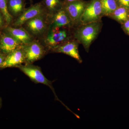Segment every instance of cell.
<instances>
[{
	"instance_id": "6",
	"label": "cell",
	"mask_w": 129,
	"mask_h": 129,
	"mask_svg": "<svg viewBox=\"0 0 129 129\" xmlns=\"http://www.w3.org/2000/svg\"><path fill=\"white\" fill-rule=\"evenodd\" d=\"M45 13H48L41 1L37 3L25 8L20 16L13 20L11 26L14 27H21L28 20Z\"/></svg>"
},
{
	"instance_id": "24",
	"label": "cell",
	"mask_w": 129,
	"mask_h": 129,
	"mask_svg": "<svg viewBox=\"0 0 129 129\" xmlns=\"http://www.w3.org/2000/svg\"><path fill=\"white\" fill-rule=\"evenodd\" d=\"M2 105V100L1 98L0 97V108L1 107Z\"/></svg>"
},
{
	"instance_id": "17",
	"label": "cell",
	"mask_w": 129,
	"mask_h": 129,
	"mask_svg": "<svg viewBox=\"0 0 129 129\" xmlns=\"http://www.w3.org/2000/svg\"><path fill=\"white\" fill-rule=\"evenodd\" d=\"M128 10L122 7H118L113 12L111 16H112L117 21L121 22H125L128 19L129 16Z\"/></svg>"
},
{
	"instance_id": "16",
	"label": "cell",
	"mask_w": 129,
	"mask_h": 129,
	"mask_svg": "<svg viewBox=\"0 0 129 129\" xmlns=\"http://www.w3.org/2000/svg\"><path fill=\"white\" fill-rule=\"evenodd\" d=\"M103 16H110L118 7L116 0H100Z\"/></svg>"
},
{
	"instance_id": "19",
	"label": "cell",
	"mask_w": 129,
	"mask_h": 129,
	"mask_svg": "<svg viewBox=\"0 0 129 129\" xmlns=\"http://www.w3.org/2000/svg\"><path fill=\"white\" fill-rule=\"evenodd\" d=\"M8 25L7 23L5 17L2 12L0 11V30L4 29Z\"/></svg>"
},
{
	"instance_id": "12",
	"label": "cell",
	"mask_w": 129,
	"mask_h": 129,
	"mask_svg": "<svg viewBox=\"0 0 129 129\" xmlns=\"http://www.w3.org/2000/svg\"><path fill=\"white\" fill-rule=\"evenodd\" d=\"M3 31L13 37L22 45L29 44L35 40L22 26L14 27L8 25L3 29Z\"/></svg>"
},
{
	"instance_id": "20",
	"label": "cell",
	"mask_w": 129,
	"mask_h": 129,
	"mask_svg": "<svg viewBox=\"0 0 129 129\" xmlns=\"http://www.w3.org/2000/svg\"><path fill=\"white\" fill-rule=\"evenodd\" d=\"M116 1L120 6L129 9V0H116Z\"/></svg>"
},
{
	"instance_id": "4",
	"label": "cell",
	"mask_w": 129,
	"mask_h": 129,
	"mask_svg": "<svg viewBox=\"0 0 129 129\" xmlns=\"http://www.w3.org/2000/svg\"><path fill=\"white\" fill-rule=\"evenodd\" d=\"M22 47L25 56L24 63H33L42 59L49 52L39 40L35 39L29 44L22 45Z\"/></svg>"
},
{
	"instance_id": "25",
	"label": "cell",
	"mask_w": 129,
	"mask_h": 129,
	"mask_svg": "<svg viewBox=\"0 0 129 129\" xmlns=\"http://www.w3.org/2000/svg\"><path fill=\"white\" fill-rule=\"evenodd\" d=\"M25 1H26V0H25ZM29 2H30L31 3H32V2H33V1H32V0H29Z\"/></svg>"
},
{
	"instance_id": "11",
	"label": "cell",
	"mask_w": 129,
	"mask_h": 129,
	"mask_svg": "<svg viewBox=\"0 0 129 129\" xmlns=\"http://www.w3.org/2000/svg\"><path fill=\"white\" fill-rule=\"evenodd\" d=\"M24 52L22 45L8 54L1 69L16 68L18 65L25 63Z\"/></svg>"
},
{
	"instance_id": "15",
	"label": "cell",
	"mask_w": 129,
	"mask_h": 129,
	"mask_svg": "<svg viewBox=\"0 0 129 129\" xmlns=\"http://www.w3.org/2000/svg\"><path fill=\"white\" fill-rule=\"evenodd\" d=\"M41 2L50 15L62 9L64 4L61 0H42Z\"/></svg>"
},
{
	"instance_id": "18",
	"label": "cell",
	"mask_w": 129,
	"mask_h": 129,
	"mask_svg": "<svg viewBox=\"0 0 129 129\" xmlns=\"http://www.w3.org/2000/svg\"><path fill=\"white\" fill-rule=\"evenodd\" d=\"M8 0H0V11L5 17L8 25L11 24L13 18L8 12L7 7Z\"/></svg>"
},
{
	"instance_id": "13",
	"label": "cell",
	"mask_w": 129,
	"mask_h": 129,
	"mask_svg": "<svg viewBox=\"0 0 129 129\" xmlns=\"http://www.w3.org/2000/svg\"><path fill=\"white\" fill-rule=\"evenodd\" d=\"M22 46L17 41L6 32L0 33V51L6 55Z\"/></svg>"
},
{
	"instance_id": "9",
	"label": "cell",
	"mask_w": 129,
	"mask_h": 129,
	"mask_svg": "<svg viewBox=\"0 0 129 129\" xmlns=\"http://www.w3.org/2000/svg\"><path fill=\"white\" fill-rule=\"evenodd\" d=\"M50 52L63 53L70 56L80 63L82 62L78 51V45L76 42L70 40L52 49Z\"/></svg>"
},
{
	"instance_id": "8",
	"label": "cell",
	"mask_w": 129,
	"mask_h": 129,
	"mask_svg": "<svg viewBox=\"0 0 129 129\" xmlns=\"http://www.w3.org/2000/svg\"><path fill=\"white\" fill-rule=\"evenodd\" d=\"M87 4L82 0L72 2H66L64 1L63 8L69 16L73 26L80 22L81 17Z\"/></svg>"
},
{
	"instance_id": "23",
	"label": "cell",
	"mask_w": 129,
	"mask_h": 129,
	"mask_svg": "<svg viewBox=\"0 0 129 129\" xmlns=\"http://www.w3.org/2000/svg\"><path fill=\"white\" fill-rule=\"evenodd\" d=\"M76 1L77 0H64V1L66 2H72Z\"/></svg>"
},
{
	"instance_id": "21",
	"label": "cell",
	"mask_w": 129,
	"mask_h": 129,
	"mask_svg": "<svg viewBox=\"0 0 129 129\" xmlns=\"http://www.w3.org/2000/svg\"><path fill=\"white\" fill-rule=\"evenodd\" d=\"M7 55L0 51V68L4 62Z\"/></svg>"
},
{
	"instance_id": "10",
	"label": "cell",
	"mask_w": 129,
	"mask_h": 129,
	"mask_svg": "<svg viewBox=\"0 0 129 129\" xmlns=\"http://www.w3.org/2000/svg\"><path fill=\"white\" fill-rule=\"evenodd\" d=\"M73 26L72 21L63 7L50 15V28H70Z\"/></svg>"
},
{
	"instance_id": "2",
	"label": "cell",
	"mask_w": 129,
	"mask_h": 129,
	"mask_svg": "<svg viewBox=\"0 0 129 129\" xmlns=\"http://www.w3.org/2000/svg\"><path fill=\"white\" fill-rule=\"evenodd\" d=\"M70 28H49L46 34L40 41L50 52L53 48L71 40Z\"/></svg>"
},
{
	"instance_id": "3",
	"label": "cell",
	"mask_w": 129,
	"mask_h": 129,
	"mask_svg": "<svg viewBox=\"0 0 129 129\" xmlns=\"http://www.w3.org/2000/svg\"><path fill=\"white\" fill-rule=\"evenodd\" d=\"M99 21L83 24L78 28L74 34L75 38L83 44L86 50H89L92 41L96 38L101 28Z\"/></svg>"
},
{
	"instance_id": "22",
	"label": "cell",
	"mask_w": 129,
	"mask_h": 129,
	"mask_svg": "<svg viewBox=\"0 0 129 129\" xmlns=\"http://www.w3.org/2000/svg\"><path fill=\"white\" fill-rule=\"evenodd\" d=\"M124 28L126 32L129 35V19L124 22Z\"/></svg>"
},
{
	"instance_id": "7",
	"label": "cell",
	"mask_w": 129,
	"mask_h": 129,
	"mask_svg": "<svg viewBox=\"0 0 129 129\" xmlns=\"http://www.w3.org/2000/svg\"><path fill=\"white\" fill-rule=\"evenodd\" d=\"M103 16L100 0H91L87 4L80 21L83 24L98 21Z\"/></svg>"
},
{
	"instance_id": "14",
	"label": "cell",
	"mask_w": 129,
	"mask_h": 129,
	"mask_svg": "<svg viewBox=\"0 0 129 129\" xmlns=\"http://www.w3.org/2000/svg\"><path fill=\"white\" fill-rule=\"evenodd\" d=\"M25 0H8V12L12 17L17 18L23 13L25 9Z\"/></svg>"
},
{
	"instance_id": "5",
	"label": "cell",
	"mask_w": 129,
	"mask_h": 129,
	"mask_svg": "<svg viewBox=\"0 0 129 129\" xmlns=\"http://www.w3.org/2000/svg\"><path fill=\"white\" fill-rule=\"evenodd\" d=\"M16 68L28 76L34 83H40L47 86L52 90L53 93H55L52 86V82L48 80L44 76L40 67L34 65L33 63H24V64L18 65Z\"/></svg>"
},
{
	"instance_id": "1",
	"label": "cell",
	"mask_w": 129,
	"mask_h": 129,
	"mask_svg": "<svg viewBox=\"0 0 129 129\" xmlns=\"http://www.w3.org/2000/svg\"><path fill=\"white\" fill-rule=\"evenodd\" d=\"M50 25V15L44 13L25 22L22 27L35 39L41 40L48 31Z\"/></svg>"
}]
</instances>
